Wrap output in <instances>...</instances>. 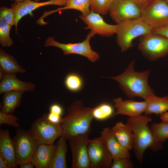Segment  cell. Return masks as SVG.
Wrapping results in <instances>:
<instances>
[{
    "instance_id": "6da1fadb",
    "label": "cell",
    "mask_w": 168,
    "mask_h": 168,
    "mask_svg": "<svg viewBox=\"0 0 168 168\" xmlns=\"http://www.w3.org/2000/svg\"><path fill=\"white\" fill-rule=\"evenodd\" d=\"M93 109L85 106L80 100L69 105L67 114L62 118L60 123L62 129V136L68 140L78 135L89 134L94 119Z\"/></svg>"
},
{
    "instance_id": "7a4b0ae2",
    "label": "cell",
    "mask_w": 168,
    "mask_h": 168,
    "mask_svg": "<svg viewBox=\"0 0 168 168\" xmlns=\"http://www.w3.org/2000/svg\"><path fill=\"white\" fill-rule=\"evenodd\" d=\"M134 61L128 64L122 73L109 78L117 82L125 95L130 99L139 97L146 100L155 94L148 83L150 71L136 72Z\"/></svg>"
},
{
    "instance_id": "3957f363",
    "label": "cell",
    "mask_w": 168,
    "mask_h": 168,
    "mask_svg": "<svg viewBox=\"0 0 168 168\" xmlns=\"http://www.w3.org/2000/svg\"><path fill=\"white\" fill-rule=\"evenodd\" d=\"M152 118L145 114L129 118L126 124L130 128L133 134V149L135 156L140 163L142 161L144 153L148 148L151 149L153 142L152 133L148 123Z\"/></svg>"
},
{
    "instance_id": "277c9868",
    "label": "cell",
    "mask_w": 168,
    "mask_h": 168,
    "mask_svg": "<svg viewBox=\"0 0 168 168\" xmlns=\"http://www.w3.org/2000/svg\"><path fill=\"white\" fill-rule=\"evenodd\" d=\"M117 42L122 52L131 48L133 40L152 32V29L140 18L117 24Z\"/></svg>"
},
{
    "instance_id": "5b68a950",
    "label": "cell",
    "mask_w": 168,
    "mask_h": 168,
    "mask_svg": "<svg viewBox=\"0 0 168 168\" xmlns=\"http://www.w3.org/2000/svg\"><path fill=\"white\" fill-rule=\"evenodd\" d=\"M12 139L17 165L31 162L32 157L39 143L30 129L17 128L15 135Z\"/></svg>"
},
{
    "instance_id": "8992f818",
    "label": "cell",
    "mask_w": 168,
    "mask_h": 168,
    "mask_svg": "<svg viewBox=\"0 0 168 168\" xmlns=\"http://www.w3.org/2000/svg\"><path fill=\"white\" fill-rule=\"evenodd\" d=\"M95 35L91 31L88 34L85 40L80 43L64 44L56 41L53 37H49L46 40L44 46H54L62 50L64 55L76 54L86 58L89 61L94 62L100 58L99 54L93 51L90 44V40Z\"/></svg>"
},
{
    "instance_id": "52a82bcc",
    "label": "cell",
    "mask_w": 168,
    "mask_h": 168,
    "mask_svg": "<svg viewBox=\"0 0 168 168\" xmlns=\"http://www.w3.org/2000/svg\"><path fill=\"white\" fill-rule=\"evenodd\" d=\"M138 48L147 59L154 61L168 54V39L151 32L142 36Z\"/></svg>"
},
{
    "instance_id": "ba28073f",
    "label": "cell",
    "mask_w": 168,
    "mask_h": 168,
    "mask_svg": "<svg viewBox=\"0 0 168 168\" xmlns=\"http://www.w3.org/2000/svg\"><path fill=\"white\" fill-rule=\"evenodd\" d=\"M30 130L39 144H53L55 140L62 136L60 124L50 122L47 114H44L31 124Z\"/></svg>"
},
{
    "instance_id": "9c48e42d",
    "label": "cell",
    "mask_w": 168,
    "mask_h": 168,
    "mask_svg": "<svg viewBox=\"0 0 168 168\" xmlns=\"http://www.w3.org/2000/svg\"><path fill=\"white\" fill-rule=\"evenodd\" d=\"M140 18L152 30L168 25V3L153 0L142 11Z\"/></svg>"
},
{
    "instance_id": "30bf717a",
    "label": "cell",
    "mask_w": 168,
    "mask_h": 168,
    "mask_svg": "<svg viewBox=\"0 0 168 168\" xmlns=\"http://www.w3.org/2000/svg\"><path fill=\"white\" fill-rule=\"evenodd\" d=\"M88 135L79 134L68 139L72 154V168H91L88 148L89 140Z\"/></svg>"
},
{
    "instance_id": "8fae6325",
    "label": "cell",
    "mask_w": 168,
    "mask_h": 168,
    "mask_svg": "<svg viewBox=\"0 0 168 168\" xmlns=\"http://www.w3.org/2000/svg\"><path fill=\"white\" fill-rule=\"evenodd\" d=\"M109 12L117 24L123 21L140 18L142 11L132 0H113Z\"/></svg>"
},
{
    "instance_id": "7c38bea8",
    "label": "cell",
    "mask_w": 168,
    "mask_h": 168,
    "mask_svg": "<svg viewBox=\"0 0 168 168\" xmlns=\"http://www.w3.org/2000/svg\"><path fill=\"white\" fill-rule=\"evenodd\" d=\"M88 148L91 168L110 167L113 159L100 137L89 139Z\"/></svg>"
},
{
    "instance_id": "4fadbf2b",
    "label": "cell",
    "mask_w": 168,
    "mask_h": 168,
    "mask_svg": "<svg viewBox=\"0 0 168 168\" xmlns=\"http://www.w3.org/2000/svg\"><path fill=\"white\" fill-rule=\"evenodd\" d=\"M79 17L87 26L85 29L91 30L95 35L110 36L116 33L117 25L106 23L99 13L91 10L86 14H81Z\"/></svg>"
},
{
    "instance_id": "5bb4252c",
    "label": "cell",
    "mask_w": 168,
    "mask_h": 168,
    "mask_svg": "<svg viewBox=\"0 0 168 168\" xmlns=\"http://www.w3.org/2000/svg\"><path fill=\"white\" fill-rule=\"evenodd\" d=\"M67 0H49L45 2H40L29 0L23 2H15L12 5L15 14V26L16 29L19 21L25 16L30 14L31 16L32 12L40 7L49 5H55L59 6H64Z\"/></svg>"
},
{
    "instance_id": "9a60e30c",
    "label": "cell",
    "mask_w": 168,
    "mask_h": 168,
    "mask_svg": "<svg viewBox=\"0 0 168 168\" xmlns=\"http://www.w3.org/2000/svg\"><path fill=\"white\" fill-rule=\"evenodd\" d=\"M114 107L116 109L113 117L118 115H126L133 118L145 113L147 107L146 101H137L132 100H123L120 97L113 100Z\"/></svg>"
},
{
    "instance_id": "2e32d148",
    "label": "cell",
    "mask_w": 168,
    "mask_h": 168,
    "mask_svg": "<svg viewBox=\"0 0 168 168\" xmlns=\"http://www.w3.org/2000/svg\"><path fill=\"white\" fill-rule=\"evenodd\" d=\"M56 144H39L31 160L36 168H49L56 148Z\"/></svg>"
},
{
    "instance_id": "e0dca14e",
    "label": "cell",
    "mask_w": 168,
    "mask_h": 168,
    "mask_svg": "<svg viewBox=\"0 0 168 168\" xmlns=\"http://www.w3.org/2000/svg\"><path fill=\"white\" fill-rule=\"evenodd\" d=\"M100 137L104 142L113 159L126 157L130 158L129 151L123 147L114 135L111 128L105 127L100 132Z\"/></svg>"
},
{
    "instance_id": "ac0fdd59",
    "label": "cell",
    "mask_w": 168,
    "mask_h": 168,
    "mask_svg": "<svg viewBox=\"0 0 168 168\" xmlns=\"http://www.w3.org/2000/svg\"><path fill=\"white\" fill-rule=\"evenodd\" d=\"M35 87V84L20 80L16 74H7L0 81V94L11 91L32 92Z\"/></svg>"
},
{
    "instance_id": "d6986e66",
    "label": "cell",
    "mask_w": 168,
    "mask_h": 168,
    "mask_svg": "<svg viewBox=\"0 0 168 168\" xmlns=\"http://www.w3.org/2000/svg\"><path fill=\"white\" fill-rule=\"evenodd\" d=\"M0 155L7 162L10 168H17L14 145L8 129L0 130Z\"/></svg>"
},
{
    "instance_id": "ffe728a7",
    "label": "cell",
    "mask_w": 168,
    "mask_h": 168,
    "mask_svg": "<svg viewBox=\"0 0 168 168\" xmlns=\"http://www.w3.org/2000/svg\"><path fill=\"white\" fill-rule=\"evenodd\" d=\"M91 0H67L65 5L63 7L49 11L45 12L43 15L36 21V23L41 25L47 24L44 21L46 16L55 12L67 9H74L80 12L82 15L89 13L91 10L90 8Z\"/></svg>"
},
{
    "instance_id": "44dd1931",
    "label": "cell",
    "mask_w": 168,
    "mask_h": 168,
    "mask_svg": "<svg viewBox=\"0 0 168 168\" xmlns=\"http://www.w3.org/2000/svg\"><path fill=\"white\" fill-rule=\"evenodd\" d=\"M111 129L115 138L123 147L129 151L133 149V134L126 124L118 122Z\"/></svg>"
},
{
    "instance_id": "7402d4cb",
    "label": "cell",
    "mask_w": 168,
    "mask_h": 168,
    "mask_svg": "<svg viewBox=\"0 0 168 168\" xmlns=\"http://www.w3.org/2000/svg\"><path fill=\"white\" fill-rule=\"evenodd\" d=\"M153 142L151 150L156 151L163 147V143L168 139V122L161 120L160 123H153L150 127Z\"/></svg>"
},
{
    "instance_id": "603a6c76",
    "label": "cell",
    "mask_w": 168,
    "mask_h": 168,
    "mask_svg": "<svg viewBox=\"0 0 168 168\" xmlns=\"http://www.w3.org/2000/svg\"><path fill=\"white\" fill-rule=\"evenodd\" d=\"M0 70L5 75L24 73L26 70L21 66L12 56L0 49Z\"/></svg>"
},
{
    "instance_id": "cb8c5ba5",
    "label": "cell",
    "mask_w": 168,
    "mask_h": 168,
    "mask_svg": "<svg viewBox=\"0 0 168 168\" xmlns=\"http://www.w3.org/2000/svg\"><path fill=\"white\" fill-rule=\"evenodd\" d=\"M23 91H11L3 94L2 104L0 111L7 114H12L21 104V100L24 93Z\"/></svg>"
},
{
    "instance_id": "d4e9b609",
    "label": "cell",
    "mask_w": 168,
    "mask_h": 168,
    "mask_svg": "<svg viewBox=\"0 0 168 168\" xmlns=\"http://www.w3.org/2000/svg\"><path fill=\"white\" fill-rule=\"evenodd\" d=\"M147 107L146 115L155 114H161L168 111V96L160 97L155 94L146 100Z\"/></svg>"
},
{
    "instance_id": "484cf974",
    "label": "cell",
    "mask_w": 168,
    "mask_h": 168,
    "mask_svg": "<svg viewBox=\"0 0 168 168\" xmlns=\"http://www.w3.org/2000/svg\"><path fill=\"white\" fill-rule=\"evenodd\" d=\"M65 138L60 137L56 144L54 158L49 168H66V156L67 146Z\"/></svg>"
},
{
    "instance_id": "4316f807",
    "label": "cell",
    "mask_w": 168,
    "mask_h": 168,
    "mask_svg": "<svg viewBox=\"0 0 168 168\" xmlns=\"http://www.w3.org/2000/svg\"><path fill=\"white\" fill-rule=\"evenodd\" d=\"M114 106L110 104L104 103L93 108V118L99 120H103L111 117H113L115 112Z\"/></svg>"
},
{
    "instance_id": "83f0119b",
    "label": "cell",
    "mask_w": 168,
    "mask_h": 168,
    "mask_svg": "<svg viewBox=\"0 0 168 168\" xmlns=\"http://www.w3.org/2000/svg\"><path fill=\"white\" fill-rule=\"evenodd\" d=\"M64 84L68 90L72 92H77L82 89L83 81L82 77L78 74L71 73L66 76Z\"/></svg>"
},
{
    "instance_id": "f1b7e54d",
    "label": "cell",
    "mask_w": 168,
    "mask_h": 168,
    "mask_svg": "<svg viewBox=\"0 0 168 168\" xmlns=\"http://www.w3.org/2000/svg\"><path fill=\"white\" fill-rule=\"evenodd\" d=\"M113 0H91V10L99 14L105 15L109 12Z\"/></svg>"
},
{
    "instance_id": "f546056e",
    "label": "cell",
    "mask_w": 168,
    "mask_h": 168,
    "mask_svg": "<svg viewBox=\"0 0 168 168\" xmlns=\"http://www.w3.org/2000/svg\"><path fill=\"white\" fill-rule=\"evenodd\" d=\"M12 26L0 21V44L4 47L11 46L13 42L10 36Z\"/></svg>"
},
{
    "instance_id": "4dcf8cb0",
    "label": "cell",
    "mask_w": 168,
    "mask_h": 168,
    "mask_svg": "<svg viewBox=\"0 0 168 168\" xmlns=\"http://www.w3.org/2000/svg\"><path fill=\"white\" fill-rule=\"evenodd\" d=\"M0 21L11 26L15 25V14L13 9L4 6L0 8Z\"/></svg>"
},
{
    "instance_id": "1f68e13d",
    "label": "cell",
    "mask_w": 168,
    "mask_h": 168,
    "mask_svg": "<svg viewBox=\"0 0 168 168\" xmlns=\"http://www.w3.org/2000/svg\"><path fill=\"white\" fill-rule=\"evenodd\" d=\"M18 118L12 114H7L0 111V125L6 124L18 128L20 125L18 122Z\"/></svg>"
},
{
    "instance_id": "d6a6232c",
    "label": "cell",
    "mask_w": 168,
    "mask_h": 168,
    "mask_svg": "<svg viewBox=\"0 0 168 168\" xmlns=\"http://www.w3.org/2000/svg\"><path fill=\"white\" fill-rule=\"evenodd\" d=\"M130 158L123 157L114 159L110 168H132L133 164Z\"/></svg>"
},
{
    "instance_id": "836d02e7",
    "label": "cell",
    "mask_w": 168,
    "mask_h": 168,
    "mask_svg": "<svg viewBox=\"0 0 168 168\" xmlns=\"http://www.w3.org/2000/svg\"><path fill=\"white\" fill-rule=\"evenodd\" d=\"M48 120L51 123L54 124H59L61 120V116L51 112L47 114Z\"/></svg>"
},
{
    "instance_id": "e575fe53",
    "label": "cell",
    "mask_w": 168,
    "mask_h": 168,
    "mask_svg": "<svg viewBox=\"0 0 168 168\" xmlns=\"http://www.w3.org/2000/svg\"><path fill=\"white\" fill-rule=\"evenodd\" d=\"M152 32L162 35L168 39V25L159 28L152 30Z\"/></svg>"
},
{
    "instance_id": "d590c367",
    "label": "cell",
    "mask_w": 168,
    "mask_h": 168,
    "mask_svg": "<svg viewBox=\"0 0 168 168\" xmlns=\"http://www.w3.org/2000/svg\"><path fill=\"white\" fill-rule=\"evenodd\" d=\"M50 112L61 116L63 113V109L60 105L57 104H54L50 107Z\"/></svg>"
},
{
    "instance_id": "8d00e7d4",
    "label": "cell",
    "mask_w": 168,
    "mask_h": 168,
    "mask_svg": "<svg viewBox=\"0 0 168 168\" xmlns=\"http://www.w3.org/2000/svg\"><path fill=\"white\" fill-rule=\"evenodd\" d=\"M135 2L142 11L153 0H132Z\"/></svg>"
},
{
    "instance_id": "74e56055",
    "label": "cell",
    "mask_w": 168,
    "mask_h": 168,
    "mask_svg": "<svg viewBox=\"0 0 168 168\" xmlns=\"http://www.w3.org/2000/svg\"><path fill=\"white\" fill-rule=\"evenodd\" d=\"M0 168H10L7 162L0 155Z\"/></svg>"
},
{
    "instance_id": "f35d334b",
    "label": "cell",
    "mask_w": 168,
    "mask_h": 168,
    "mask_svg": "<svg viewBox=\"0 0 168 168\" xmlns=\"http://www.w3.org/2000/svg\"><path fill=\"white\" fill-rule=\"evenodd\" d=\"M19 166L21 168H33L34 167L31 162L25 163Z\"/></svg>"
},
{
    "instance_id": "ab89813d",
    "label": "cell",
    "mask_w": 168,
    "mask_h": 168,
    "mask_svg": "<svg viewBox=\"0 0 168 168\" xmlns=\"http://www.w3.org/2000/svg\"><path fill=\"white\" fill-rule=\"evenodd\" d=\"M160 119L161 120H168V111L161 114Z\"/></svg>"
},
{
    "instance_id": "60d3db41",
    "label": "cell",
    "mask_w": 168,
    "mask_h": 168,
    "mask_svg": "<svg viewBox=\"0 0 168 168\" xmlns=\"http://www.w3.org/2000/svg\"><path fill=\"white\" fill-rule=\"evenodd\" d=\"M15 1V2L17 3L20 2H23L29 0H14Z\"/></svg>"
},
{
    "instance_id": "b9f144b4",
    "label": "cell",
    "mask_w": 168,
    "mask_h": 168,
    "mask_svg": "<svg viewBox=\"0 0 168 168\" xmlns=\"http://www.w3.org/2000/svg\"><path fill=\"white\" fill-rule=\"evenodd\" d=\"M40 0H34V1L37 2H39Z\"/></svg>"
},
{
    "instance_id": "7bdbcfd3",
    "label": "cell",
    "mask_w": 168,
    "mask_h": 168,
    "mask_svg": "<svg viewBox=\"0 0 168 168\" xmlns=\"http://www.w3.org/2000/svg\"><path fill=\"white\" fill-rule=\"evenodd\" d=\"M168 3V0H163Z\"/></svg>"
},
{
    "instance_id": "ee69618b",
    "label": "cell",
    "mask_w": 168,
    "mask_h": 168,
    "mask_svg": "<svg viewBox=\"0 0 168 168\" xmlns=\"http://www.w3.org/2000/svg\"><path fill=\"white\" fill-rule=\"evenodd\" d=\"M167 121L168 122V120H167Z\"/></svg>"
}]
</instances>
